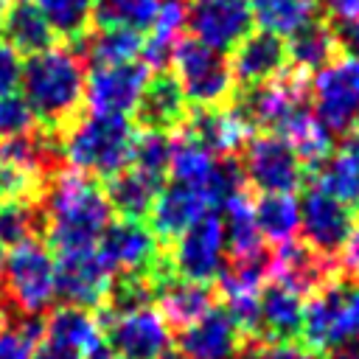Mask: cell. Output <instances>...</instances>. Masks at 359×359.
<instances>
[{
	"mask_svg": "<svg viewBox=\"0 0 359 359\" xmlns=\"http://www.w3.org/2000/svg\"><path fill=\"white\" fill-rule=\"evenodd\" d=\"M39 205L48 222L45 241L53 255L93 250L112 222V208L101 182L73 168H62L45 182Z\"/></svg>",
	"mask_w": 359,
	"mask_h": 359,
	"instance_id": "1",
	"label": "cell"
},
{
	"mask_svg": "<svg viewBox=\"0 0 359 359\" xmlns=\"http://www.w3.org/2000/svg\"><path fill=\"white\" fill-rule=\"evenodd\" d=\"M22 98L31 107L36 126L62 135L87 112V62L73 45H53L25 59L20 76Z\"/></svg>",
	"mask_w": 359,
	"mask_h": 359,
	"instance_id": "2",
	"label": "cell"
},
{
	"mask_svg": "<svg viewBox=\"0 0 359 359\" xmlns=\"http://www.w3.org/2000/svg\"><path fill=\"white\" fill-rule=\"evenodd\" d=\"M135 135L137 126L126 115H107L87 109L62 135L65 163L67 168L104 182L132 163Z\"/></svg>",
	"mask_w": 359,
	"mask_h": 359,
	"instance_id": "3",
	"label": "cell"
},
{
	"mask_svg": "<svg viewBox=\"0 0 359 359\" xmlns=\"http://www.w3.org/2000/svg\"><path fill=\"white\" fill-rule=\"evenodd\" d=\"M56 264L45 241H28L6 255L0 309L8 317H45L56 300Z\"/></svg>",
	"mask_w": 359,
	"mask_h": 359,
	"instance_id": "4",
	"label": "cell"
},
{
	"mask_svg": "<svg viewBox=\"0 0 359 359\" xmlns=\"http://www.w3.org/2000/svg\"><path fill=\"white\" fill-rule=\"evenodd\" d=\"M171 73L180 81L188 107L222 109L236 101V79L227 53H219L194 36H180L171 56Z\"/></svg>",
	"mask_w": 359,
	"mask_h": 359,
	"instance_id": "5",
	"label": "cell"
},
{
	"mask_svg": "<svg viewBox=\"0 0 359 359\" xmlns=\"http://www.w3.org/2000/svg\"><path fill=\"white\" fill-rule=\"evenodd\" d=\"M238 157L247 185L261 194H294L306 182V165L275 132L252 135Z\"/></svg>",
	"mask_w": 359,
	"mask_h": 359,
	"instance_id": "6",
	"label": "cell"
},
{
	"mask_svg": "<svg viewBox=\"0 0 359 359\" xmlns=\"http://www.w3.org/2000/svg\"><path fill=\"white\" fill-rule=\"evenodd\" d=\"M309 98L314 101V115L331 132H348L359 123V59L337 56L320 67L311 79Z\"/></svg>",
	"mask_w": 359,
	"mask_h": 359,
	"instance_id": "7",
	"label": "cell"
},
{
	"mask_svg": "<svg viewBox=\"0 0 359 359\" xmlns=\"http://www.w3.org/2000/svg\"><path fill=\"white\" fill-rule=\"evenodd\" d=\"M309 90H311L309 73H300L294 67H286L275 79L250 87L233 104L238 107V112L247 118V123L252 129L278 132L294 112H300L306 107Z\"/></svg>",
	"mask_w": 359,
	"mask_h": 359,
	"instance_id": "8",
	"label": "cell"
},
{
	"mask_svg": "<svg viewBox=\"0 0 359 359\" xmlns=\"http://www.w3.org/2000/svg\"><path fill=\"white\" fill-rule=\"evenodd\" d=\"M168 250L171 266L177 278L185 280H199V283H213L227 261V247H224V227L222 216L216 210L202 213Z\"/></svg>",
	"mask_w": 359,
	"mask_h": 359,
	"instance_id": "9",
	"label": "cell"
},
{
	"mask_svg": "<svg viewBox=\"0 0 359 359\" xmlns=\"http://www.w3.org/2000/svg\"><path fill=\"white\" fill-rule=\"evenodd\" d=\"M185 25L202 45L230 53L252 34L250 0H185Z\"/></svg>",
	"mask_w": 359,
	"mask_h": 359,
	"instance_id": "10",
	"label": "cell"
},
{
	"mask_svg": "<svg viewBox=\"0 0 359 359\" xmlns=\"http://www.w3.org/2000/svg\"><path fill=\"white\" fill-rule=\"evenodd\" d=\"M56 297L62 306H76L84 311H98L107 300L112 272L107 269L104 258L98 250H81V252H67L56 255Z\"/></svg>",
	"mask_w": 359,
	"mask_h": 359,
	"instance_id": "11",
	"label": "cell"
},
{
	"mask_svg": "<svg viewBox=\"0 0 359 359\" xmlns=\"http://www.w3.org/2000/svg\"><path fill=\"white\" fill-rule=\"evenodd\" d=\"M101 334L104 345L123 359H160L174 339L171 328L154 306L112 317L101 328Z\"/></svg>",
	"mask_w": 359,
	"mask_h": 359,
	"instance_id": "12",
	"label": "cell"
},
{
	"mask_svg": "<svg viewBox=\"0 0 359 359\" xmlns=\"http://www.w3.org/2000/svg\"><path fill=\"white\" fill-rule=\"evenodd\" d=\"M98 255L104 258L107 269L112 275L123 272H149L160 264L163 247L157 236L151 233L149 222H132V219H115L104 230V236L95 244Z\"/></svg>",
	"mask_w": 359,
	"mask_h": 359,
	"instance_id": "13",
	"label": "cell"
},
{
	"mask_svg": "<svg viewBox=\"0 0 359 359\" xmlns=\"http://www.w3.org/2000/svg\"><path fill=\"white\" fill-rule=\"evenodd\" d=\"M297 205H300V233H303L306 247H311L314 252L325 258H334L342 250L356 222L353 210L342 205L339 199H334L331 194H325L320 185L306 188Z\"/></svg>",
	"mask_w": 359,
	"mask_h": 359,
	"instance_id": "14",
	"label": "cell"
},
{
	"mask_svg": "<svg viewBox=\"0 0 359 359\" xmlns=\"http://www.w3.org/2000/svg\"><path fill=\"white\" fill-rule=\"evenodd\" d=\"M151 70L135 59L126 65H109V67H93L87 73L84 87V104L90 112H107V115H132L137 107V98L143 87L149 84Z\"/></svg>",
	"mask_w": 359,
	"mask_h": 359,
	"instance_id": "15",
	"label": "cell"
},
{
	"mask_svg": "<svg viewBox=\"0 0 359 359\" xmlns=\"http://www.w3.org/2000/svg\"><path fill=\"white\" fill-rule=\"evenodd\" d=\"M177 132L196 140L213 157H238L247 140L252 137V126L247 123V118L238 112L236 104L222 109L188 107L185 123Z\"/></svg>",
	"mask_w": 359,
	"mask_h": 359,
	"instance_id": "16",
	"label": "cell"
},
{
	"mask_svg": "<svg viewBox=\"0 0 359 359\" xmlns=\"http://www.w3.org/2000/svg\"><path fill=\"white\" fill-rule=\"evenodd\" d=\"M174 342H177V351L185 353L188 359H238L247 339L233 325L222 303H216L194 325L177 331Z\"/></svg>",
	"mask_w": 359,
	"mask_h": 359,
	"instance_id": "17",
	"label": "cell"
},
{
	"mask_svg": "<svg viewBox=\"0 0 359 359\" xmlns=\"http://www.w3.org/2000/svg\"><path fill=\"white\" fill-rule=\"evenodd\" d=\"M230 73L236 79V87H255L289 67L286 56V42L275 34L266 31H252L247 34L233 50H230Z\"/></svg>",
	"mask_w": 359,
	"mask_h": 359,
	"instance_id": "18",
	"label": "cell"
},
{
	"mask_svg": "<svg viewBox=\"0 0 359 359\" xmlns=\"http://www.w3.org/2000/svg\"><path fill=\"white\" fill-rule=\"evenodd\" d=\"M185 115H188V101L180 90V81L174 79L171 70H160L151 73L149 84L143 87L137 107L132 112V123L137 129L171 135L185 123Z\"/></svg>",
	"mask_w": 359,
	"mask_h": 359,
	"instance_id": "19",
	"label": "cell"
},
{
	"mask_svg": "<svg viewBox=\"0 0 359 359\" xmlns=\"http://www.w3.org/2000/svg\"><path fill=\"white\" fill-rule=\"evenodd\" d=\"M210 208L199 188L171 182V185H163V191L157 194L149 213V227L157 236L160 247H171Z\"/></svg>",
	"mask_w": 359,
	"mask_h": 359,
	"instance_id": "20",
	"label": "cell"
},
{
	"mask_svg": "<svg viewBox=\"0 0 359 359\" xmlns=\"http://www.w3.org/2000/svg\"><path fill=\"white\" fill-rule=\"evenodd\" d=\"M337 278L334 269V258H325L320 252H314L306 244H283L275 247L272 252V264H269V280L286 283L289 289L300 292L303 297L323 289L325 283H331Z\"/></svg>",
	"mask_w": 359,
	"mask_h": 359,
	"instance_id": "21",
	"label": "cell"
},
{
	"mask_svg": "<svg viewBox=\"0 0 359 359\" xmlns=\"http://www.w3.org/2000/svg\"><path fill=\"white\" fill-rule=\"evenodd\" d=\"M154 303L165 325L171 328V334H177L194 325L199 317H205L219 303V292H216V283H199V280H185L171 275L157 286Z\"/></svg>",
	"mask_w": 359,
	"mask_h": 359,
	"instance_id": "22",
	"label": "cell"
},
{
	"mask_svg": "<svg viewBox=\"0 0 359 359\" xmlns=\"http://www.w3.org/2000/svg\"><path fill=\"white\" fill-rule=\"evenodd\" d=\"M306 297L286 283L266 280L258 294V331L261 339H294L303 325Z\"/></svg>",
	"mask_w": 359,
	"mask_h": 359,
	"instance_id": "23",
	"label": "cell"
},
{
	"mask_svg": "<svg viewBox=\"0 0 359 359\" xmlns=\"http://www.w3.org/2000/svg\"><path fill=\"white\" fill-rule=\"evenodd\" d=\"M45 342H53L59 348L76 351L84 359L104 351V334L95 323V317L76 306H56L45 314Z\"/></svg>",
	"mask_w": 359,
	"mask_h": 359,
	"instance_id": "24",
	"label": "cell"
},
{
	"mask_svg": "<svg viewBox=\"0 0 359 359\" xmlns=\"http://www.w3.org/2000/svg\"><path fill=\"white\" fill-rule=\"evenodd\" d=\"M101 188H104V196H107L112 213H118L121 219H132V222H149L151 205H154L157 194L163 191V182L126 165L123 171L104 180Z\"/></svg>",
	"mask_w": 359,
	"mask_h": 359,
	"instance_id": "25",
	"label": "cell"
},
{
	"mask_svg": "<svg viewBox=\"0 0 359 359\" xmlns=\"http://www.w3.org/2000/svg\"><path fill=\"white\" fill-rule=\"evenodd\" d=\"M0 39L8 42L17 53L34 56L56 45V34L39 14L31 0H8L0 17Z\"/></svg>",
	"mask_w": 359,
	"mask_h": 359,
	"instance_id": "26",
	"label": "cell"
},
{
	"mask_svg": "<svg viewBox=\"0 0 359 359\" xmlns=\"http://www.w3.org/2000/svg\"><path fill=\"white\" fill-rule=\"evenodd\" d=\"M275 135H280L292 146V151L300 157V163L306 165V171L309 168L317 171L334 154V132L311 109H306V107L300 112H294Z\"/></svg>",
	"mask_w": 359,
	"mask_h": 359,
	"instance_id": "27",
	"label": "cell"
},
{
	"mask_svg": "<svg viewBox=\"0 0 359 359\" xmlns=\"http://www.w3.org/2000/svg\"><path fill=\"white\" fill-rule=\"evenodd\" d=\"M73 48L93 67L126 65V62H135L140 56L143 34L132 31V28H90L81 39L73 42Z\"/></svg>",
	"mask_w": 359,
	"mask_h": 359,
	"instance_id": "28",
	"label": "cell"
},
{
	"mask_svg": "<svg viewBox=\"0 0 359 359\" xmlns=\"http://www.w3.org/2000/svg\"><path fill=\"white\" fill-rule=\"evenodd\" d=\"M314 185L348 205L353 213L359 210V135H348L342 149L317 168Z\"/></svg>",
	"mask_w": 359,
	"mask_h": 359,
	"instance_id": "29",
	"label": "cell"
},
{
	"mask_svg": "<svg viewBox=\"0 0 359 359\" xmlns=\"http://www.w3.org/2000/svg\"><path fill=\"white\" fill-rule=\"evenodd\" d=\"M339 34L337 28H331L328 22H309L306 28H300L297 34L289 36L286 42V56H289V67L300 70V73H317L320 67H325L328 62H334L339 56Z\"/></svg>",
	"mask_w": 359,
	"mask_h": 359,
	"instance_id": "30",
	"label": "cell"
},
{
	"mask_svg": "<svg viewBox=\"0 0 359 359\" xmlns=\"http://www.w3.org/2000/svg\"><path fill=\"white\" fill-rule=\"evenodd\" d=\"M222 227H224V247L227 258H247L264 252V238L255 224V208H252V194L250 188L236 194L222 210Z\"/></svg>",
	"mask_w": 359,
	"mask_h": 359,
	"instance_id": "31",
	"label": "cell"
},
{
	"mask_svg": "<svg viewBox=\"0 0 359 359\" xmlns=\"http://www.w3.org/2000/svg\"><path fill=\"white\" fill-rule=\"evenodd\" d=\"M255 208V224L264 241L272 247H283L297 241L300 233V205L294 194H261L252 199Z\"/></svg>",
	"mask_w": 359,
	"mask_h": 359,
	"instance_id": "32",
	"label": "cell"
},
{
	"mask_svg": "<svg viewBox=\"0 0 359 359\" xmlns=\"http://www.w3.org/2000/svg\"><path fill=\"white\" fill-rule=\"evenodd\" d=\"M252 25L280 39H289L300 28L317 20V0H250Z\"/></svg>",
	"mask_w": 359,
	"mask_h": 359,
	"instance_id": "33",
	"label": "cell"
},
{
	"mask_svg": "<svg viewBox=\"0 0 359 359\" xmlns=\"http://www.w3.org/2000/svg\"><path fill=\"white\" fill-rule=\"evenodd\" d=\"M45 210L36 199L0 202V247H20L28 241H45Z\"/></svg>",
	"mask_w": 359,
	"mask_h": 359,
	"instance_id": "34",
	"label": "cell"
},
{
	"mask_svg": "<svg viewBox=\"0 0 359 359\" xmlns=\"http://www.w3.org/2000/svg\"><path fill=\"white\" fill-rule=\"evenodd\" d=\"M160 0H93L90 28H132L151 31Z\"/></svg>",
	"mask_w": 359,
	"mask_h": 359,
	"instance_id": "35",
	"label": "cell"
},
{
	"mask_svg": "<svg viewBox=\"0 0 359 359\" xmlns=\"http://www.w3.org/2000/svg\"><path fill=\"white\" fill-rule=\"evenodd\" d=\"M31 3L39 8L56 39H65L67 45L81 39L93 25V0H31Z\"/></svg>",
	"mask_w": 359,
	"mask_h": 359,
	"instance_id": "36",
	"label": "cell"
},
{
	"mask_svg": "<svg viewBox=\"0 0 359 359\" xmlns=\"http://www.w3.org/2000/svg\"><path fill=\"white\" fill-rule=\"evenodd\" d=\"M213 154L205 151L196 140H191L182 132H174L171 137V163H168V177L171 182L191 185L202 191V182L208 180V171L213 165Z\"/></svg>",
	"mask_w": 359,
	"mask_h": 359,
	"instance_id": "37",
	"label": "cell"
},
{
	"mask_svg": "<svg viewBox=\"0 0 359 359\" xmlns=\"http://www.w3.org/2000/svg\"><path fill=\"white\" fill-rule=\"evenodd\" d=\"M359 345V286L331 283V348Z\"/></svg>",
	"mask_w": 359,
	"mask_h": 359,
	"instance_id": "38",
	"label": "cell"
},
{
	"mask_svg": "<svg viewBox=\"0 0 359 359\" xmlns=\"http://www.w3.org/2000/svg\"><path fill=\"white\" fill-rule=\"evenodd\" d=\"M168 163H171V135L137 129L135 146H132V163L129 165L165 185Z\"/></svg>",
	"mask_w": 359,
	"mask_h": 359,
	"instance_id": "39",
	"label": "cell"
},
{
	"mask_svg": "<svg viewBox=\"0 0 359 359\" xmlns=\"http://www.w3.org/2000/svg\"><path fill=\"white\" fill-rule=\"evenodd\" d=\"M45 188V180H39L34 171L0 160V202L8 199H36Z\"/></svg>",
	"mask_w": 359,
	"mask_h": 359,
	"instance_id": "40",
	"label": "cell"
},
{
	"mask_svg": "<svg viewBox=\"0 0 359 359\" xmlns=\"http://www.w3.org/2000/svg\"><path fill=\"white\" fill-rule=\"evenodd\" d=\"M238 359H320V353L297 339H247Z\"/></svg>",
	"mask_w": 359,
	"mask_h": 359,
	"instance_id": "41",
	"label": "cell"
},
{
	"mask_svg": "<svg viewBox=\"0 0 359 359\" xmlns=\"http://www.w3.org/2000/svg\"><path fill=\"white\" fill-rule=\"evenodd\" d=\"M34 126H36V118H34V112L25 104L22 95L11 93V95L0 98V140L22 135V132H28Z\"/></svg>",
	"mask_w": 359,
	"mask_h": 359,
	"instance_id": "42",
	"label": "cell"
},
{
	"mask_svg": "<svg viewBox=\"0 0 359 359\" xmlns=\"http://www.w3.org/2000/svg\"><path fill=\"white\" fill-rule=\"evenodd\" d=\"M20 76H22L20 53H17L8 42L0 39V98L17 93V87H20Z\"/></svg>",
	"mask_w": 359,
	"mask_h": 359,
	"instance_id": "43",
	"label": "cell"
},
{
	"mask_svg": "<svg viewBox=\"0 0 359 359\" xmlns=\"http://www.w3.org/2000/svg\"><path fill=\"white\" fill-rule=\"evenodd\" d=\"M339 255H342V269L348 272V278L359 283V219L353 222V227H351Z\"/></svg>",
	"mask_w": 359,
	"mask_h": 359,
	"instance_id": "44",
	"label": "cell"
},
{
	"mask_svg": "<svg viewBox=\"0 0 359 359\" xmlns=\"http://www.w3.org/2000/svg\"><path fill=\"white\" fill-rule=\"evenodd\" d=\"M320 8L328 11L331 20H337L339 25H351L359 22V0H317Z\"/></svg>",
	"mask_w": 359,
	"mask_h": 359,
	"instance_id": "45",
	"label": "cell"
},
{
	"mask_svg": "<svg viewBox=\"0 0 359 359\" xmlns=\"http://www.w3.org/2000/svg\"><path fill=\"white\" fill-rule=\"evenodd\" d=\"M31 359H84L81 353H76V351H67V348H59V345H53V342H39L36 348H34V353H31Z\"/></svg>",
	"mask_w": 359,
	"mask_h": 359,
	"instance_id": "46",
	"label": "cell"
},
{
	"mask_svg": "<svg viewBox=\"0 0 359 359\" xmlns=\"http://www.w3.org/2000/svg\"><path fill=\"white\" fill-rule=\"evenodd\" d=\"M339 48L348 53V56H353V59H359V22H351V25H342L339 31Z\"/></svg>",
	"mask_w": 359,
	"mask_h": 359,
	"instance_id": "47",
	"label": "cell"
},
{
	"mask_svg": "<svg viewBox=\"0 0 359 359\" xmlns=\"http://www.w3.org/2000/svg\"><path fill=\"white\" fill-rule=\"evenodd\" d=\"M328 359H359V345H345V348H337L331 351Z\"/></svg>",
	"mask_w": 359,
	"mask_h": 359,
	"instance_id": "48",
	"label": "cell"
},
{
	"mask_svg": "<svg viewBox=\"0 0 359 359\" xmlns=\"http://www.w3.org/2000/svg\"><path fill=\"white\" fill-rule=\"evenodd\" d=\"M90 359H123V356H115L109 348H104V351H98L95 356H90Z\"/></svg>",
	"mask_w": 359,
	"mask_h": 359,
	"instance_id": "49",
	"label": "cell"
},
{
	"mask_svg": "<svg viewBox=\"0 0 359 359\" xmlns=\"http://www.w3.org/2000/svg\"><path fill=\"white\" fill-rule=\"evenodd\" d=\"M3 272H6V250L0 247V292H3Z\"/></svg>",
	"mask_w": 359,
	"mask_h": 359,
	"instance_id": "50",
	"label": "cell"
},
{
	"mask_svg": "<svg viewBox=\"0 0 359 359\" xmlns=\"http://www.w3.org/2000/svg\"><path fill=\"white\" fill-rule=\"evenodd\" d=\"M160 359H188V356H185V353H180V351H165Z\"/></svg>",
	"mask_w": 359,
	"mask_h": 359,
	"instance_id": "51",
	"label": "cell"
},
{
	"mask_svg": "<svg viewBox=\"0 0 359 359\" xmlns=\"http://www.w3.org/2000/svg\"><path fill=\"white\" fill-rule=\"evenodd\" d=\"M3 323H6V311L0 309V325H3Z\"/></svg>",
	"mask_w": 359,
	"mask_h": 359,
	"instance_id": "52",
	"label": "cell"
}]
</instances>
